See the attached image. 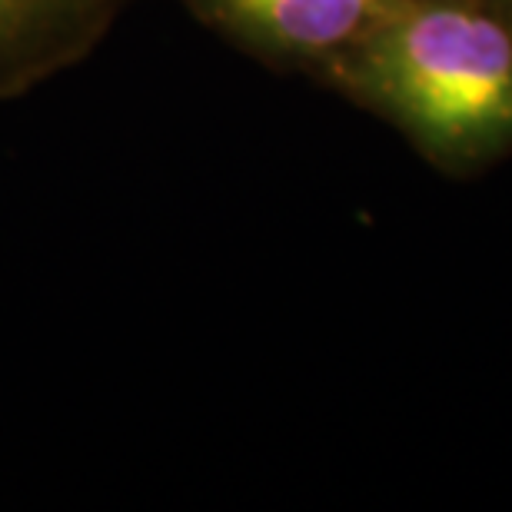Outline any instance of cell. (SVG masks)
I'll list each match as a JSON object with an SVG mask.
<instances>
[{
	"instance_id": "cell-1",
	"label": "cell",
	"mask_w": 512,
	"mask_h": 512,
	"mask_svg": "<svg viewBox=\"0 0 512 512\" xmlns=\"http://www.w3.org/2000/svg\"><path fill=\"white\" fill-rule=\"evenodd\" d=\"M323 77L443 170L512 150V20L479 0H383Z\"/></svg>"
},
{
	"instance_id": "cell-2",
	"label": "cell",
	"mask_w": 512,
	"mask_h": 512,
	"mask_svg": "<svg viewBox=\"0 0 512 512\" xmlns=\"http://www.w3.org/2000/svg\"><path fill=\"white\" fill-rule=\"evenodd\" d=\"M197 14L276 64L326 74L350 50L383 0H183Z\"/></svg>"
},
{
	"instance_id": "cell-3",
	"label": "cell",
	"mask_w": 512,
	"mask_h": 512,
	"mask_svg": "<svg viewBox=\"0 0 512 512\" xmlns=\"http://www.w3.org/2000/svg\"><path fill=\"white\" fill-rule=\"evenodd\" d=\"M127 0H0V94L74 64Z\"/></svg>"
},
{
	"instance_id": "cell-4",
	"label": "cell",
	"mask_w": 512,
	"mask_h": 512,
	"mask_svg": "<svg viewBox=\"0 0 512 512\" xmlns=\"http://www.w3.org/2000/svg\"><path fill=\"white\" fill-rule=\"evenodd\" d=\"M479 4L493 7V10H499V14H503V17H509V20H512V0H479Z\"/></svg>"
}]
</instances>
